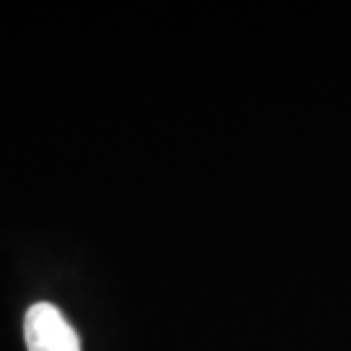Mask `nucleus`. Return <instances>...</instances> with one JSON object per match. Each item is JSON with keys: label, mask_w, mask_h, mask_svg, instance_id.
<instances>
[{"label": "nucleus", "mask_w": 351, "mask_h": 351, "mask_svg": "<svg viewBox=\"0 0 351 351\" xmlns=\"http://www.w3.org/2000/svg\"><path fill=\"white\" fill-rule=\"evenodd\" d=\"M25 345L27 351H82L80 338L60 308L39 301L25 313Z\"/></svg>", "instance_id": "f257e3e1"}]
</instances>
